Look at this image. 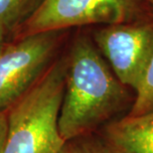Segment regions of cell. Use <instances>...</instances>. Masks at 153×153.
Masks as SVG:
<instances>
[{"label":"cell","instance_id":"6da1fadb","mask_svg":"<svg viewBox=\"0 0 153 153\" xmlns=\"http://www.w3.org/2000/svg\"><path fill=\"white\" fill-rule=\"evenodd\" d=\"M129 88L116 78L94 42L76 39L67 57L58 126L66 142L91 135L133 105Z\"/></svg>","mask_w":153,"mask_h":153},{"label":"cell","instance_id":"7a4b0ae2","mask_svg":"<svg viewBox=\"0 0 153 153\" xmlns=\"http://www.w3.org/2000/svg\"><path fill=\"white\" fill-rule=\"evenodd\" d=\"M67 58L53 62L36 84L6 111L7 128L2 153H61L66 141L58 119Z\"/></svg>","mask_w":153,"mask_h":153},{"label":"cell","instance_id":"3957f363","mask_svg":"<svg viewBox=\"0 0 153 153\" xmlns=\"http://www.w3.org/2000/svg\"><path fill=\"white\" fill-rule=\"evenodd\" d=\"M61 31L22 36L0 53V112L22 97L53 63Z\"/></svg>","mask_w":153,"mask_h":153},{"label":"cell","instance_id":"277c9868","mask_svg":"<svg viewBox=\"0 0 153 153\" xmlns=\"http://www.w3.org/2000/svg\"><path fill=\"white\" fill-rule=\"evenodd\" d=\"M138 11L137 0H41L23 23L21 37L75 26L132 22Z\"/></svg>","mask_w":153,"mask_h":153},{"label":"cell","instance_id":"5b68a950","mask_svg":"<svg viewBox=\"0 0 153 153\" xmlns=\"http://www.w3.org/2000/svg\"><path fill=\"white\" fill-rule=\"evenodd\" d=\"M94 43L119 81L135 94L153 56V21L105 25Z\"/></svg>","mask_w":153,"mask_h":153},{"label":"cell","instance_id":"8992f818","mask_svg":"<svg viewBox=\"0 0 153 153\" xmlns=\"http://www.w3.org/2000/svg\"><path fill=\"white\" fill-rule=\"evenodd\" d=\"M100 139L114 153H153V111L109 121Z\"/></svg>","mask_w":153,"mask_h":153},{"label":"cell","instance_id":"52a82bcc","mask_svg":"<svg viewBox=\"0 0 153 153\" xmlns=\"http://www.w3.org/2000/svg\"><path fill=\"white\" fill-rule=\"evenodd\" d=\"M41 0H0V32L5 36L26 21Z\"/></svg>","mask_w":153,"mask_h":153},{"label":"cell","instance_id":"ba28073f","mask_svg":"<svg viewBox=\"0 0 153 153\" xmlns=\"http://www.w3.org/2000/svg\"><path fill=\"white\" fill-rule=\"evenodd\" d=\"M153 111V56L135 91L133 105L127 115L136 116Z\"/></svg>","mask_w":153,"mask_h":153},{"label":"cell","instance_id":"9c48e42d","mask_svg":"<svg viewBox=\"0 0 153 153\" xmlns=\"http://www.w3.org/2000/svg\"><path fill=\"white\" fill-rule=\"evenodd\" d=\"M61 153H114L102 141L91 135L79 137L66 142Z\"/></svg>","mask_w":153,"mask_h":153},{"label":"cell","instance_id":"30bf717a","mask_svg":"<svg viewBox=\"0 0 153 153\" xmlns=\"http://www.w3.org/2000/svg\"><path fill=\"white\" fill-rule=\"evenodd\" d=\"M6 128H7V118H6V111L0 112V153H2L3 145H4Z\"/></svg>","mask_w":153,"mask_h":153},{"label":"cell","instance_id":"8fae6325","mask_svg":"<svg viewBox=\"0 0 153 153\" xmlns=\"http://www.w3.org/2000/svg\"><path fill=\"white\" fill-rule=\"evenodd\" d=\"M4 39H5V35L3 33L0 32V53H1L3 47H4Z\"/></svg>","mask_w":153,"mask_h":153},{"label":"cell","instance_id":"7c38bea8","mask_svg":"<svg viewBox=\"0 0 153 153\" xmlns=\"http://www.w3.org/2000/svg\"><path fill=\"white\" fill-rule=\"evenodd\" d=\"M146 1H147V2H149V3H150V4L153 6V0H146Z\"/></svg>","mask_w":153,"mask_h":153}]
</instances>
